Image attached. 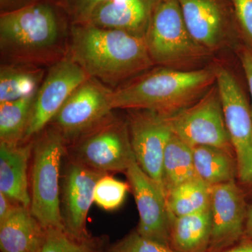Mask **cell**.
I'll use <instances>...</instances> for the list:
<instances>
[{"mask_svg": "<svg viewBox=\"0 0 252 252\" xmlns=\"http://www.w3.org/2000/svg\"><path fill=\"white\" fill-rule=\"evenodd\" d=\"M113 91L89 77L73 93L49 126L59 131L69 145L112 114Z\"/></svg>", "mask_w": 252, "mask_h": 252, "instance_id": "9", "label": "cell"}, {"mask_svg": "<svg viewBox=\"0 0 252 252\" xmlns=\"http://www.w3.org/2000/svg\"><path fill=\"white\" fill-rule=\"evenodd\" d=\"M125 174L138 211L137 233L170 246V218L161 189L142 170L135 158Z\"/></svg>", "mask_w": 252, "mask_h": 252, "instance_id": "14", "label": "cell"}, {"mask_svg": "<svg viewBox=\"0 0 252 252\" xmlns=\"http://www.w3.org/2000/svg\"><path fill=\"white\" fill-rule=\"evenodd\" d=\"M194 167L197 177L213 187L235 181L238 165L233 152L212 146L193 148Z\"/></svg>", "mask_w": 252, "mask_h": 252, "instance_id": "20", "label": "cell"}, {"mask_svg": "<svg viewBox=\"0 0 252 252\" xmlns=\"http://www.w3.org/2000/svg\"><path fill=\"white\" fill-rule=\"evenodd\" d=\"M67 151L65 140L52 126L33 138L30 210L45 229L65 230L61 212V182Z\"/></svg>", "mask_w": 252, "mask_h": 252, "instance_id": "4", "label": "cell"}, {"mask_svg": "<svg viewBox=\"0 0 252 252\" xmlns=\"http://www.w3.org/2000/svg\"><path fill=\"white\" fill-rule=\"evenodd\" d=\"M46 74L45 67L27 64L1 63L0 104L35 94Z\"/></svg>", "mask_w": 252, "mask_h": 252, "instance_id": "21", "label": "cell"}, {"mask_svg": "<svg viewBox=\"0 0 252 252\" xmlns=\"http://www.w3.org/2000/svg\"><path fill=\"white\" fill-rule=\"evenodd\" d=\"M36 94L0 104V142L16 144L24 142Z\"/></svg>", "mask_w": 252, "mask_h": 252, "instance_id": "24", "label": "cell"}, {"mask_svg": "<svg viewBox=\"0 0 252 252\" xmlns=\"http://www.w3.org/2000/svg\"><path fill=\"white\" fill-rule=\"evenodd\" d=\"M89 77L68 54L49 67L36 92L24 142L32 140L44 130L73 93Z\"/></svg>", "mask_w": 252, "mask_h": 252, "instance_id": "10", "label": "cell"}, {"mask_svg": "<svg viewBox=\"0 0 252 252\" xmlns=\"http://www.w3.org/2000/svg\"><path fill=\"white\" fill-rule=\"evenodd\" d=\"M154 64L181 69L211 54L189 31L177 0H160L156 5L144 34Z\"/></svg>", "mask_w": 252, "mask_h": 252, "instance_id": "5", "label": "cell"}, {"mask_svg": "<svg viewBox=\"0 0 252 252\" xmlns=\"http://www.w3.org/2000/svg\"><path fill=\"white\" fill-rule=\"evenodd\" d=\"M239 31L252 49V0H229Z\"/></svg>", "mask_w": 252, "mask_h": 252, "instance_id": "29", "label": "cell"}, {"mask_svg": "<svg viewBox=\"0 0 252 252\" xmlns=\"http://www.w3.org/2000/svg\"><path fill=\"white\" fill-rule=\"evenodd\" d=\"M127 111L126 122L136 161L165 195L162 162L165 147L172 135L166 117L152 111Z\"/></svg>", "mask_w": 252, "mask_h": 252, "instance_id": "12", "label": "cell"}, {"mask_svg": "<svg viewBox=\"0 0 252 252\" xmlns=\"http://www.w3.org/2000/svg\"><path fill=\"white\" fill-rule=\"evenodd\" d=\"M130 190L128 182L105 174L99 179L94 187V203L106 211H114L122 206Z\"/></svg>", "mask_w": 252, "mask_h": 252, "instance_id": "26", "label": "cell"}, {"mask_svg": "<svg viewBox=\"0 0 252 252\" xmlns=\"http://www.w3.org/2000/svg\"><path fill=\"white\" fill-rule=\"evenodd\" d=\"M165 117L172 133L191 148L212 146L233 152L216 83L194 103Z\"/></svg>", "mask_w": 252, "mask_h": 252, "instance_id": "7", "label": "cell"}, {"mask_svg": "<svg viewBox=\"0 0 252 252\" xmlns=\"http://www.w3.org/2000/svg\"><path fill=\"white\" fill-rule=\"evenodd\" d=\"M67 157L102 173H125L135 159L127 123L112 113L69 144Z\"/></svg>", "mask_w": 252, "mask_h": 252, "instance_id": "6", "label": "cell"}, {"mask_svg": "<svg viewBox=\"0 0 252 252\" xmlns=\"http://www.w3.org/2000/svg\"><path fill=\"white\" fill-rule=\"evenodd\" d=\"M211 215L207 211L170 219V247L176 252H207Z\"/></svg>", "mask_w": 252, "mask_h": 252, "instance_id": "19", "label": "cell"}, {"mask_svg": "<svg viewBox=\"0 0 252 252\" xmlns=\"http://www.w3.org/2000/svg\"><path fill=\"white\" fill-rule=\"evenodd\" d=\"M159 0H108L94 11L89 24L144 36Z\"/></svg>", "mask_w": 252, "mask_h": 252, "instance_id": "16", "label": "cell"}, {"mask_svg": "<svg viewBox=\"0 0 252 252\" xmlns=\"http://www.w3.org/2000/svg\"><path fill=\"white\" fill-rule=\"evenodd\" d=\"M67 157L61 175L63 223L68 233L81 240H88L91 237L86 229V220L94 203V187L99 179L105 174Z\"/></svg>", "mask_w": 252, "mask_h": 252, "instance_id": "11", "label": "cell"}, {"mask_svg": "<svg viewBox=\"0 0 252 252\" xmlns=\"http://www.w3.org/2000/svg\"><path fill=\"white\" fill-rule=\"evenodd\" d=\"M40 0H0V11L8 12L24 7Z\"/></svg>", "mask_w": 252, "mask_h": 252, "instance_id": "32", "label": "cell"}, {"mask_svg": "<svg viewBox=\"0 0 252 252\" xmlns=\"http://www.w3.org/2000/svg\"><path fill=\"white\" fill-rule=\"evenodd\" d=\"M240 59L243 66L244 72L249 86L252 99L251 112L252 115V49L249 46H245L240 51Z\"/></svg>", "mask_w": 252, "mask_h": 252, "instance_id": "30", "label": "cell"}, {"mask_svg": "<svg viewBox=\"0 0 252 252\" xmlns=\"http://www.w3.org/2000/svg\"><path fill=\"white\" fill-rule=\"evenodd\" d=\"M210 200L211 187L198 177L181 184L165 195L170 219L207 211Z\"/></svg>", "mask_w": 252, "mask_h": 252, "instance_id": "23", "label": "cell"}, {"mask_svg": "<svg viewBox=\"0 0 252 252\" xmlns=\"http://www.w3.org/2000/svg\"><path fill=\"white\" fill-rule=\"evenodd\" d=\"M216 85L221 101L225 126L236 158L239 180L243 184H252L251 108L241 86L228 69L216 68Z\"/></svg>", "mask_w": 252, "mask_h": 252, "instance_id": "8", "label": "cell"}, {"mask_svg": "<svg viewBox=\"0 0 252 252\" xmlns=\"http://www.w3.org/2000/svg\"><path fill=\"white\" fill-rule=\"evenodd\" d=\"M71 23L52 0L0 14L1 63L51 67L68 54Z\"/></svg>", "mask_w": 252, "mask_h": 252, "instance_id": "1", "label": "cell"}, {"mask_svg": "<svg viewBox=\"0 0 252 252\" xmlns=\"http://www.w3.org/2000/svg\"><path fill=\"white\" fill-rule=\"evenodd\" d=\"M247 209L245 196L235 181L211 187V235L207 252H222L241 240Z\"/></svg>", "mask_w": 252, "mask_h": 252, "instance_id": "15", "label": "cell"}, {"mask_svg": "<svg viewBox=\"0 0 252 252\" xmlns=\"http://www.w3.org/2000/svg\"><path fill=\"white\" fill-rule=\"evenodd\" d=\"M243 238L252 240V205H249L248 209H247L246 220H245Z\"/></svg>", "mask_w": 252, "mask_h": 252, "instance_id": "34", "label": "cell"}, {"mask_svg": "<svg viewBox=\"0 0 252 252\" xmlns=\"http://www.w3.org/2000/svg\"><path fill=\"white\" fill-rule=\"evenodd\" d=\"M134 78L114 89L113 110H148L170 117L215 85L216 68L183 70L162 67Z\"/></svg>", "mask_w": 252, "mask_h": 252, "instance_id": "3", "label": "cell"}, {"mask_svg": "<svg viewBox=\"0 0 252 252\" xmlns=\"http://www.w3.org/2000/svg\"><path fill=\"white\" fill-rule=\"evenodd\" d=\"M33 139L20 143L0 142V192L21 206L31 205L28 165Z\"/></svg>", "mask_w": 252, "mask_h": 252, "instance_id": "17", "label": "cell"}, {"mask_svg": "<svg viewBox=\"0 0 252 252\" xmlns=\"http://www.w3.org/2000/svg\"><path fill=\"white\" fill-rule=\"evenodd\" d=\"M187 27L209 52L228 44L236 26L229 0H177Z\"/></svg>", "mask_w": 252, "mask_h": 252, "instance_id": "13", "label": "cell"}, {"mask_svg": "<svg viewBox=\"0 0 252 252\" xmlns=\"http://www.w3.org/2000/svg\"><path fill=\"white\" fill-rule=\"evenodd\" d=\"M46 229L33 216L29 207L18 205L0 223L1 252H39Z\"/></svg>", "mask_w": 252, "mask_h": 252, "instance_id": "18", "label": "cell"}, {"mask_svg": "<svg viewBox=\"0 0 252 252\" xmlns=\"http://www.w3.org/2000/svg\"><path fill=\"white\" fill-rule=\"evenodd\" d=\"M105 252H176L170 246L145 238L137 230L109 245Z\"/></svg>", "mask_w": 252, "mask_h": 252, "instance_id": "27", "label": "cell"}, {"mask_svg": "<svg viewBox=\"0 0 252 252\" xmlns=\"http://www.w3.org/2000/svg\"><path fill=\"white\" fill-rule=\"evenodd\" d=\"M196 177L193 148L172 133L165 147L162 162L165 195L177 186Z\"/></svg>", "mask_w": 252, "mask_h": 252, "instance_id": "22", "label": "cell"}, {"mask_svg": "<svg viewBox=\"0 0 252 252\" xmlns=\"http://www.w3.org/2000/svg\"><path fill=\"white\" fill-rule=\"evenodd\" d=\"M18 205L0 192V223H3L11 215Z\"/></svg>", "mask_w": 252, "mask_h": 252, "instance_id": "31", "label": "cell"}, {"mask_svg": "<svg viewBox=\"0 0 252 252\" xmlns=\"http://www.w3.org/2000/svg\"><path fill=\"white\" fill-rule=\"evenodd\" d=\"M67 16L71 24L87 23L96 9L108 0H52Z\"/></svg>", "mask_w": 252, "mask_h": 252, "instance_id": "28", "label": "cell"}, {"mask_svg": "<svg viewBox=\"0 0 252 252\" xmlns=\"http://www.w3.org/2000/svg\"><path fill=\"white\" fill-rule=\"evenodd\" d=\"M159 1H160V0H159Z\"/></svg>", "mask_w": 252, "mask_h": 252, "instance_id": "35", "label": "cell"}, {"mask_svg": "<svg viewBox=\"0 0 252 252\" xmlns=\"http://www.w3.org/2000/svg\"><path fill=\"white\" fill-rule=\"evenodd\" d=\"M39 252H101L100 247L94 239L81 240L65 230L46 229L45 238Z\"/></svg>", "mask_w": 252, "mask_h": 252, "instance_id": "25", "label": "cell"}, {"mask_svg": "<svg viewBox=\"0 0 252 252\" xmlns=\"http://www.w3.org/2000/svg\"><path fill=\"white\" fill-rule=\"evenodd\" d=\"M222 252H252V240L243 238L234 246Z\"/></svg>", "mask_w": 252, "mask_h": 252, "instance_id": "33", "label": "cell"}, {"mask_svg": "<svg viewBox=\"0 0 252 252\" xmlns=\"http://www.w3.org/2000/svg\"><path fill=\"white\" fill-rule=\"evenodd\" d=\"M68 54L89 77L117 88L154 63L144 36L89 23L71 24Z\"/></svg>", "mask_w": 252, "mask_h": 252, "instance_id": "2", "label": "cell"}]
</instances>
